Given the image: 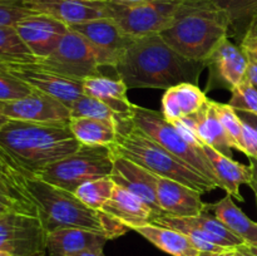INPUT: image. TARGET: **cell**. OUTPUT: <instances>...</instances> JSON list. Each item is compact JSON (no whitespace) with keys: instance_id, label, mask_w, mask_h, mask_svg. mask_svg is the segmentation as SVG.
Instances as JSON below:
<instances>
[{"instance_id":"39","label":"cell","mask_w":257,"mask_h":256,"mask_svg":"<svg viewBox=\"0 0 257 256\" xmlns=\"http://www.w3.org/2000/svg\"><path fill=\"white\" fill-rule=\"evenodd\" d=\"M240 48L243 50V53H245V54L257 58V37L256 35L246 34L245 38L241 40Z\"/></svg>"},{"instance_id":"1","label":"cell","mask_w":257,"mask_h":256,"mask_svg":"<svg viewBox=\"0 0 257 256\" xmlns=\"http://www.w3.org/2000/svg\"><path fill=\"white\" fill-rule=\"evenodd\" d=\"M206 64L176 52L161 34L136 38L114 70L128 89H168L181 83L198 85Z\"/></svg>"},{"instance_id":"15","label":"cell","mask_w":257,"mask_h":256,"mask_svg":"<svg viewBox=\"0 0 257 256\" xmlns=\"http://www.w3.org/2000/svg\"><path fill=\"white\" fill-rule=\"evenodd\" d=\"M14 27L38 60L52 54L69 30L64 23L35 13L18 22Z\"/></svg>"},{"instance_id":"44","label":"cell","mask_w":257,"mask_h":256,"mask_svg":"<svg viewBox=\"0 0 257 256\" xmlns=\"http://www.w3.org/2000/svg\"><path fill=\"white\" fill-rule=\"evenodd\" d=\"M69 256H104V253H103V250H84Z\"/></svg>"},{"instance_id":"26","label":"cell","mask_w":257,"mask_h":256,"mask_svg":"<svg viewBox=\"0 0 257 256\" xmlns=\"http://www.w3.org/2000/svg\"><path fill=\"white\" fill-rule=\"evenodd\" d=\"M133 231L172 256H203V252L195 247L187 236L173 228L147 223L135 227Z\"/></svg>"},{"instance_id":"16","label":"cell","mask_w":257,"mask_h":256,"mask_svg":"<svg viewBox=\"0 0 257 256\" xmlns=\"http://www.w3.org/2000/svg\"><path fill=\"white\" fill-rule=\"evenodd\" d=\"M35 14L52 17L68 27L107 18V0H23Z\"/></svg>"},{"instance_id":"49","label":"cell","mask_w":257,"mask_h":256,"mask_svg":"<svg viewBox=\"0 0 257 256\" xmlns=\"http://www.w3.org/2000/svg\"><path fill=\"white\" fill-rule=\"evenodd\" d=\"M117 2H123V3H145V2H151V0H117Z\"/></svg>"},{"instance_id":"24","label":"cell","mask_w":257,"mask_h":256,"mask_svg":"<svg viewBox=\"0 0 257 256\" xmlns=\"http://www.w3.org/2000/svg\"><path fill=\"white\" fill-rule=\"evenodd\" d=\"M84 94L92 95L109 105L115 113L120 115H132L133 103L128 99V87L122 79L99 75L83 80Z\"/></svg>"},{"instance_id":"8","label":"cell","mask_w":257,"mask_h":256,"mask_svg":"<svg viewBox=\"0 0 257 256\" xmlns=\"http://www.w3.org/2000/svg\"><path fill=\"white\" fill-rule=\"evenodd\" d=\"M181 0L123 3L107 0V17L132 38L161 34L173 22Z\"/></svg>"},{"instance_id":"2","label":"cell","mask_w":257,"mask_h":256,"mask_svg":"<svg viewBox=\"0 0 257 256\" xmlns=\"http://www.w3.org/2000/svg\"><path fill=\"white\" fill-rule=\"evenodd\" d=\"M80 146L69 123L9 119L0 128V148L32 177L74 153Z\"/></svg>"},{"instance_id":"10","label":"cell","mask_w":257,"mask_h":256,"mask_svg":"<svg viewBox=\"0 0 257 256\" xmlns=\"http://www.w3.org/2000/svg\"><path fill=\"white\" fill-rule=\"evenodd\" d=\"M37 63L58 74L78 80L102 75V67L90 43L70 28L54 52Z\"/></svg>"},{"instance_id":"27","label":"cell","mask_w":257,"mask_h":256,"mask_svg":"<svg viewBox=\"0 0 257 256\" xmlns=\"http://www.w3.org/2000/svg\"><path fill=\"white\" fill-rule=\"evenodd\" d=\"M69 127L80 145L112 146L117 142V124L112 120L72 117Z\"/></svg>"},{"instance_id":"31","label":"cell","mask_w":257,"mask_h":256,"mask_svg":"<svg viewBox=\"0 0 257 256\" xmlns=\"http://www.w3.org/2000/svg\"><path fill=\"white\" fill-rule=\"evenodd\" d=\"M35 62L37 57L23 42L15 27L0 25V64Z\"/></svg>"},{"instance_id":"43","label":"cell","mask_w":257,"mask_h":256,"mask_svg":"<svg viewBox=\"0 0 257 256\" xmlns=\"http://www.w3.org/2000/svg\"><path fill=\"white\" fill-rule=\"evenodd\" d=\"M248 161H250V167L252 170V178H251V182L248 186L252 188V191L255 192L257 197V158L248 157Z\"/></svg>"},{"instance_id":"12","label":"cell","mask_w":257,"mask_h":256,"mask_svg":"<svg viewBox=\"0 0 257 256\" xmlns=\"http://www.w3.org/2000/svg\"><path fill=\"white\" fill-rule=\"evenodd\" d=\"M82 34L94 49L100 67L115 68L133 40L110 18L88 20L69 27Z\"/></svg>"},{"instance_id":"45","label":"cell","mask_w":257,"mask_h":256,"mask_svg":"<svg viewBox=\"0 0 257 256\" xmlns=\"http://www.w3.org/2000/svg\"><path fill=\"white\" fill-rule=\"evenodd\" d=\"M203 256H240L237 248H230V250L222 251L218 253H203Z\"/></svg>"},{"instance_id":"38","label":"cell","mask_w":257,"mask_h":256,"mask_svg":"<svg viewBox=\"0 0 257 256\" xmlns=\"http://www.w3.org/2000/svg\"><path fill=\"white\" fill-rule=\"evenodd\" d=\"M243 143H245V155L247 157L257 158V132L245 122H243Z\"/></svg>"},{"instance_id":"20","label":"cell","mask_w":257,"mask_h":256,"mask_svg":"<svg viewBox=\"0 0 257 256\" xmlns=\"http://www.w3.org/2000/svg\"><path fill=\"white\" fill-rule=\"evenodd\" d=\"M109 238L84 228H57L48 233L49 256H69L84 250H103Z\"/></svg>"},{"instance_id":"30","label":"cell","mask_w":257,"mask_h":256,"mask_svg":"<svg viewBox=\"0 0 257 256\" xmlns=\"http://www.w3.org/2000/svg\"><path fill=\"white\" fill-rule=\"evenodd\" d=\"M183 220L187 221L188 223L193 226H197L201 230L205 231L207 235L215 240V242L218 246L223 248H237L245 245L240 237L231 232L230 228L225 226L222 221L218 220L215 215H211L210 211L206 210L201 212L200 215L192 216V217H182Z\"/></svg>"},{"instance_id":"33","label":"cell","mask_w":257,"mask_h":256,"mask_svg":"<svg viewBox=\"0 0 257 256\" xmlns=\"http://www.w3.org/2000/svg\"><path fill=\"white\" fill-rule=\"evenodd\" d=\"M220 119L222 122L225 132L227 135L231 147L240 152L245 153V143H243V122L238 117L237 112L230 104L215 102Z\"/></svg>"},{"instance_id":"50","label":"cell","mask_w":257,"mask_h":256,"mask_svg":"<svg viewBox=\"0 0 257 256\" xmlns=\"http://www.w3.org/2000/svg\"><path fill=\"white\" fill-rule=\"evenodd\" d=\"M8 120H9V119H8V118H7V117H5V115L0 114V128H2V127H3V125H4V124H5V123H7V122H8Z\"/></svg>"},{"instance_id":"25","label":"cell","mask_w":257,"mask_h":256,"mask_svg":"<svg viewBox=\"0 0 257 256\" xmlns=\"http://www.w3.org/2000/svg\"><path fill=\"white\" fill-rule=\"evenodd\" d=\"M207 210L222 221L231 232L245 242L246 246H257V222L251 220L232 200V196L226 195L215 203H207Z\"/></svg>"},{"instance_id":"17","label":"cell","mask_w":257,"mask_h":256,"mask_svg":"<svg viewBox=\"0 0 257 256\" xmlns=\"http://www.w3.org/2000/svg\"><path fill=\"white\" fill-rule=\"evenodd\" d=\"M113 155L114 157H113V171L110 177L114 181L115 185L122 186L123 188L135 193L137 197L145 201L153 211L156 218L163 215V211L158 205L157 193H156L157 176L128 158L115 155L114 152Z\"/></svg>"},{"instance_id":"3","label":"cell","mask_w":257,"mask_h":256,"mask_svg":"<svg viewBox=\"0 0 257 256\" xmlns=\"http://www.w3.org/2000/svg\"><path fill=\"white\" fill-rule=\"evenodd\" d=\"M230 34V19L213 0H181L161 37L183 57L205 60Z\"/></svg>"},{"instance_id":"5","label":"cell","mask_w":257,"mask_h":256,"mask_svg":"<svg viewBox=\"0 0 257 256\" xmlns=\"http://www.w3.org/2000/svg\"><path fill=\"white\" fill-rule=\"evenodd\" d=\"M110 147L115 155L133 161L156 176L177 181L201 193L217 188L208 178L168 152L135 125L125 132L118 133L117 142Z\"/></svg>"},{"instance_id":"23","label":"cell","mask_w":257,"mask_h":256,"mask_svg":"<svg viewBox=\"0 0 257 256\" xmlns=\"http://www.w3.org/2000/svg\"><path fill=\"white\" fill-rule=\"evenodd\" d=\"M203 151L220 181L221 190H225L227 195L243 201L242 195L240 193V186L250 185L252 178V170L250 166L237 162L208 146H203Z\"/></svg>"},{"instance_id":"36","label":"cell","mask_w":257,"mask_h":256,"mask_svg":"<svg viewBox=\"0 0 257 256\" xmlns=\"http://www.w3.org/2000/svg\"><path fill=\"white\" fill-rule=\"evenodd\" d=\"M34 13L25 8L23 0H0V25L14 27L18 22Z\"/></svg>"},{"instance_id":"41","label":"cell","mask_w":257,"mask_h":256,"mask_svg":"<svg viewBox=\"0 0 257 256\" xmlns=\"http://www.w3.org/2000/svg\"><path fill=\"white\" fill-rule=\"evenodd\" d=\"M8 211H20V212H24V211L22 210V207H20L19 205H17L14 201L8 200V198L0 197V215L8 212ZM25 213H27V212H25ZM29 215H30V213H29Z\"/></svg>"},{"instance_id":"7","label":"cell","mask_w":257,"mask_h":256,"mask_svg":"<svg viewBox=\"0 0 257 256\" xmlns=\"http://www.w3.org/2000/svg\"><path fill=\"white\" fill-rule=\"evenodd\" d=\"M113 157L110 146L82 145L74 153L40 171L37 177L74 192L88 181L109 177L113 171Z\"/></svg>"},{"instance_id":"48","label":"cell","mask_w":257,"mask_h":256,"mask_svg":"<svg viewBox=\"0 0 257 256\" xmlns=\"http://www.w3.org/2000/svg\"><path fill=\"white\" fill-rule=\"evenodd\" d=\"M243 248H246V250H247L248 252L252 253V255L257 256V246H246V245H243Z\"/></svg>"},{"instance_id":"29","label":"cell","mask_w":257,"mask_h":256,"mask_svg":"<svg viewBox=\"0 0 257 256\" xmlns=\"http://www.w3.org/2000/svg\"><path fill=\"white\" fill-rule=\"evenodd\" d=\"M230 19V33L238 44L247 33L250 23L257 15V0H213Z\"/></svg>"},{"instance_id":"22","label":"cell","mask_w":257,"mask_h":256,"mask_svg":"<svg viewBox=\"0 0 257 256\" xmlns=\"http://www.w3.org/2000/svg\"><path fill=\"white\" fill-rule=\"evenodd\" d=\"M207 100L206 93L197 84L181 83L166 89L162 97V113L168 122H177L197 113Z\"/></svg>"},{"instance_id":"32","label":"cell","mask_w":257,"mask_h":256,"mask_svg":"<svg viewBox=\"0 0 257 256\" xmlns=\"http://www.w3.org/2000/svg\"><path fill=\"white\" fill-rule=\"evenodd\" d=\"M115 182L109 176V177L95 178V180L88 181V182L80 185L74 191V193L82 202L89 206L90 208L100 211L103 210L108 200L112 197Z\"/></svg>"},{"instance_id":"35","label":"cell","mask_w":257,"mask_h":256,"mask_svg":"<svg viewBox=\"0 0 257 256\" xmlns=\"http://www.w3.org/2000/svg\"><path fill=\"white\" fill-rule=\"evenodd\" d=\"M33 92V88L14 75L0 69V102L20 99Z\"/></svg>"},{"instance_id":"40","label":"cell","mask_w":257,"mask_h":256,"mask_svg":"<svg viewBox=\"0 0 257 256\" xmlns=\"http://www.w3.org/2000/svg\"><path fill=\"white\" fill-rule=\"evenodd\" d=\"M247 57V69H246V78L252 83L257 88V58L251 57L246 54Z\"/></svg>"},{"instance_id":"28","label":"cell","mask_w":257,"mask_h":256,"mask_svg":"<svg viewBox=\"0 0 257 256\" xmlns=\"http://www.w3.org/2000/svg\"><path fill=\"white\" fill-rule=\"evenodd\" d=\"M70 117H87L97 119L112 120L117 124L118 132H124L133 127L132 115H120L115 113L109 105L92 95L82 94L69 107Z\"/></svg>"},{"instance_id":"13","label":"cell","mask_w":257,"mask_h":256,"mask_svg":"<svg viewBox=\"0 0 257 256\" xmlns=\"http://www.w3.org/2000/svg\"><path fill=\"white\" fill-rule=\"evenodd\" d=\"M208 69V80L205 93L213 89L232 90L246 77L247 57L230 39L225 38L205 60Z\"/></svg>"},{"instance_id":"14","label":"cell","mask_w":257,"mask_h":256,"mask_svg":"<svg viewBox=\"0 0 257 256\" xmlns=\"http://www.w3.org/2000/svg\"><path fill=\"white\" fill-rule=\"evenodd\" d=\"M0 114L8 119L35 123H69L72 118L64 103L37 89L20 99L0 102Z\"/></svg>"},{"instance_id":"34","label":"cell","mask_w":257,"mask_h":256,"mask_svg":"<svg viewBox=\"0 0 257 256\" xmlns=\"http://www.w3.org/2000/svg\"><path fill=\"white\" fill-rule=\"evenodd\" d=\"M228 104L236 110H243L257 115V88L245 77L240 84L231 90Z\"/></svg>"},{"instance_id":"9","label":"cell","mask_w":257,"mask_h":256,"mask_svg":"<svg viewBox=\"0 0 257 256\" xmlns=\"http://www.w3.org/2000/svg\"><path fill=\"white\" fill-rule=\"evenodd\" d=\"M48 231L39 216L20 211L0 215V250L13 256H45Z\"/></svg>"},{"instance_id":"18","label":"cell","mask_w":257,"mask_h":256,"mask_svg":"<svg viewBox=\"0 0 257 256\" xmlns=\"http://www.w3.org/2000/svg\"><path fill=\"white\" fill-rule=\"evenodd\" d=\"M156 193L163 215L175 217H192L206 210L207 203L201 198L202 193L170 178H156Z\"/></svg>"},{"instance_id":"47","label":"cell","mask_w":257,"mask_h":256,"mask_svg":"<svg viewBox=\"0 0 257 256\" xmlns=\"http://www.w3.org/2000/svg\"><path fill=\"white\" fill-rule=\"evenodd\" d=\"M237 251H238V255H240V256H255V255H252L251 252H248L246 248H243V246H241V247H237Z\"/></svg>"},{"instance_id":"6","label":"cell","mask_w":257,"mask_h":256,"mask_svg":"<svg viewBox=\"0 0 257 256\" xmlns=\"http://www.w3.org/2000/svg\"><path fill=\"white\" fill-rule=\"evenodd\" d=\"M132 122L135 127L146 133L155 142L198 171L215 183L217 188H221L220 181L203 151V146H195L188 142L180 131L166 119L162 112L135 104L132 109Z\"/></svg>"},{"instance_id":"42","label":"cell","mask_w":257,"mask_h":256,"mask_svg":"<svg viewBox=\"0 0 257 256\" xmlns=\"http://www.w3.org/2000/svg\"><path fill=\"white\" fill-rule=\"evenodd\" d=\"M236 112H237L238 117L241 118V120H243L245 123L250 124L251 127H252L257 132V115L256 114H252V113H248V112H243V110H236Z\"/></svg>"},{"instance_id":"51","label":"cell","mask_w":257,"mask_h":256,"mask_svg":"<svg viewBox=\"0 0 257 256\" xmlns=\"http://www.w3.org/2000/svg\"><path fill=\"white\" fill-rule=\"evenodd\" d=\"M0 256H13V255L10 252H8V251L0 250Z\"/></svg>"},{"instance_id":"4","label":"cell","mask_w":257,"mask_h":256,"mask_svg":"<svg viewBox=\"0 0 257 256\" xmlns=\"http://www.w3.org/2000/svg\"><path fill=\"white\" fill-rule=\"evenodd\" d=\"M27 185L39 207L40 218L48 233L57 228H84L103 233L112 240L131 230L104 211L90 208L74 192L50 185L38 177H30Z\"/></svg>"},{"instance_id":"46","label":"cell","mask_w":257,"mask_h":256,"mask_svg":"<svg viewBox=\"0 0 257 256\" xmlns=\"http://www.w3.org/2000/svg\"><path fill=\"white\" fill-rule=\"evenodd\" d=\"M246 34H250V35H256L257 37V15L252 19V22L250 23V27H248L247 33ZM245 38V37H243Z\"/></svg>"},{"instance_id":"37","label":"cell","mask_w":257,"mask_h":256,"mask_svg":"<svg viewBox=\"0 0 257 256\" xmlns=\"http://www.w3.org/2000/svg\"><path fill=\"white\" fill-rule=\"evenodd\" d=\"M0 197L8 198V200L14 201L17 205H19L20 207H22V210L24 211V212L30 213V215L39 216V217H40V211L38 210V208L33 207V206H30V205H28V203L25 202V201H23L22 198H20L19 196H18L17 193H15L14 191L12 190V188L8 187V186L5 185V183L3 182L2 180H0Z\"/></svg>"},{"instance_id":"19","label":"cell","mask_w":257,"mask_h":256,"mask_svg":"<svg viewBox=\"0 0 257 256\" xmlns=\"http://www.w3.org/2000/svg\"><path fill=\"white\" fill-rule=\"evenodd\" d=\"M183 122L195 131L203 146L213 148L217 152L232 158V147L228 142L222 122L220 119L215 100L208 99L197 113L182 118Z\"/></svg>"},{"instance_id":"21","label":"cell","mask_w":257,"mask_h":256,"mask_svg":"<svg viewBox=\"0 0 257 256\" xmlns=\"http://www.w3.org/2000/svg\"><path fill=\"white\" fill-rule=\"evenodd\" d=\"M102 211L119 220L131 230L152 223L156 218L153 211L145 201L118 185H115L112 197L108 200Z\"/></svg>"},{"instance_id":"11","label":"cell","mask_w":257,"mask_h":256,"mask_svg":"<svg viewBox=\"0 0 257 256\" xmlns=\"http://www.w3.org/2000/svg\"><path fill=\"white\" fill-rule=\"evenodd\" d=\"M0 69L27 83L33 89L49 94L64 103L68 108L84 94L83 80L73 79L53 72L39 63H5Z\"/></svg>"}]
</instances>
